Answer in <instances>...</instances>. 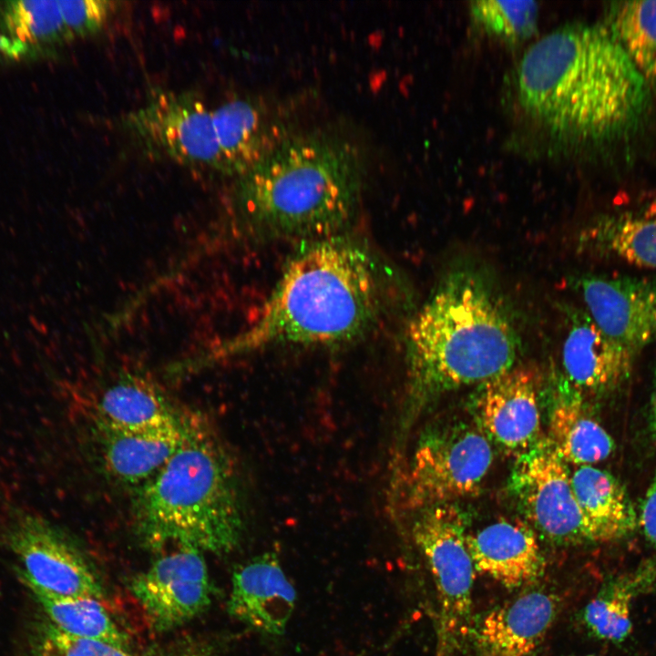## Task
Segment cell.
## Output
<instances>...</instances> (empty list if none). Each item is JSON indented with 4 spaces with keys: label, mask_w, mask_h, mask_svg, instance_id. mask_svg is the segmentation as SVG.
<instances>
[{
    "label": "cell",
    "mask_w": 656,
    "mask_h": 656,
    "mask_svg": "<svg viewBox=\"0 0 656 656\" xmlns=\"http://www.w3.org/2000/svg\"><path fill=\"white\" fill-rule=\"evenodd\" d=\"M517 87L524 109L552 131L604 140L641 123L650 86L606 25H572L528 47Z\"/></svg>",
    "instance_id": "6da1fadb"
},
{
    "label": "cell",
    "mask_w": 656,
    "mask_h": 656,
    "mask_svg": "<svg viewBox=\"0 0 656 656\" xmlns=\"http://www.w3.org/2000/svg\"><path fill=\"white\" fill-rule=\"evenodd\" d=\"M382 299L379 269L364 247L337 235L317 240L288 263L257 321L200 359L349 343L375 324Z\"/></svg>",
    "instance_id": "7a4b0ae2"
},
{
    "label": "cell",
    "mask_w": 656,
    "mask_h": 656,
    "mask_svg": "<svg viewBox=\"0 0 656 656\" xmlns=\"http://www.w3.org/2000/svg\"><path fill=\"white\" fill-rule=\"evenodd\" d=\"M364 168L357 145L342 135L290 133L239 177L238 204L269 236H335L356 211Z\"/></svg>",
    "instance_id": "3957f363"
},
{
    "label": "cell",
    "mask_w": 656,
    "mask_h": 656,
    "mask_svg": "<svg viewBox=\"0 0 656 656\" xmlns=\"http://www.w3.org/2000/svg\"><path fill=\"white\" fill-rule=\"evenodd\" d=\"M136 512L138 534L154 548L223 554L239 545L244 513L237 468L206 416L181 410L179 446L141 487Z\"/></svg>",
    "instance_id": "277c9868"
},
{
    "label": "cell",
    "mask_w": 656,
    "mask_h": 656,
    "mask_svg": "<svg viewBox=\"0 0 656 656\" xmlns=\"http://www.w3.org/2000/svg\"><path fill=\"white\" fill-rule=\"evenodd\" d=\"M414 403L483 384L512 368L518 334L488 284L468 270L450 272L410 321L405 334Z\"/></svg>",
    "instance_id": "5b68a950"
},
{
    "label": "cell",
    "mask_w": 656,
    "mask_h": 656,
    "mask_svg": "<svg viewBox=\"0 0 656 656\" xmlns=\"http://www.w3.org/2000/svg\"><path fill=\"white\" fill-rule=\"evenodd\" d=\"M466 518L451 503L415 511L413 539L436 586V656H462L471 637L475 567L466 545Z\"/></svg>",
    "instance_id": "8992f818"
},
{
    "label": "cell",
    "mask_w": 656,
    "mask_h": 656,
    "mask_svg": "<svg viewBox=\"0 0 656 656\" xmlns=\"http://www.w3.org/2000/svg\"><path fill=\"white\" fill-rule=\"evenodd\" d=\"M492 460L488 439L475 428L456 427L424 436L405 474V508L415 512L475 494Z\"/></svg>",
    "instance_id": "52a82bcc"
},
{
    "label": "cell",
    "mask_w": 656,
    "mask_h": 656,
    "mask_svg": "<svg viewBox=\"0 0 656 656\" xmlns=\"http://www.w3.org/2000/svg\"><path fill=\"white\" fill-rule=\"evenodd\" d=\"M510 488L528 519L550 541L597 543L574 495L567 463L548 438L518 457Z\"/></svg>",
    "instance_id": "ba28073f"
},
{
    "label": "cell",
    "mask_w": 656,
    "mask_h": 656,
    "mask_svg": "<svg viewBox=\"0 0 656 656\" xmlns=\"http://www.w3.org/2000/svg\"><path fill=\"white\" fill-rule=\"evenodd\" d=\"M138 140L153 153L181 165L221 171L212 111L191 93L159 91L127 118Z\"/></svg>",
    "instance_id": "9c48e42d"
},
{
    "label": "cell",
    "mask_w": 656,
    "mask_h": 656,
    "mask_svg": "<svg viewBox=\"0 0 656 656\" xmlns=\"http://www.w3.org/2000/svg\"><path fill=\"white\" fill-rule=\"evenodd\" d=\"M8 544L33 594L102 598V587L81 553L44 520L23 518L12 528Z\"/></svg>",
    "instance_id": "30bf717a"
},
{
    "label": "cell",
    "mask_w": 656,
    "mask_h": 656,
    "mask_svg": "<svg viewBox=\"0 0 656 656\" xmlns=\"http://www.w3.org/2000/svg\"><path fill=\"white\" fill-rule=\"evenodd\" d=\"M131 590L159 630L194 619L211 601V586L202 552L187 547H177L158 558L133 579Z\"/></svg>",
    "instance_id": "8fae6325"
},
{
    "label": "cell",
    "mask_w": 656,
    "mask_h": 656,
    "mask_svg": "<svg viewBox=\"0 0 656 656\" xmlns=\"http://www.w3.org/2000/svg\"><path fill=\"white\" fill-rule=\"evenodd\" d=\"M586 312L610 339L635 355L656 341V275L581 276Z\"/></svg>",
    "instance_id": "7c38bea8"
},
{
    "label": "cell",
    "mask_w": 656,
    "mask_h": 656,
    "mask_svg": "<svg viewBox=\"0 0 656 656\" xmlns=\"http://www.w3.org/2000/svg\"><path fill=\"white\" fill-rule=\"evenodd\" d=\"M538 392V374L529 367H512L482 384V426L503 450L518 457L540 440Z\"/></svg>",
    "instance_id": "4fadbf2b"
},
{
    "label": "cell",
    "mask_w": 656,
    "mask_h": 656,
    "mask_svg": "<svg viewBox=\"0 0 656 656\" xmlns=\"http://www.w3.org/2000/svg\"><path fill=\"white\" fill-rule=\"evenodd\" d=\"M561 377L583 396L604 395L630 377L635 354L607 336L586 312L568 313Z\"/></svg>",
    "instance_id": "5bb4252c"
},
{
    "label": "cell",
    "mask_w": 656,
    "mask_h": 656,
    "mask_svg": "<svg viewBox=\"0 0 656 656\" xmlns=\"http://www.w3.org/2000/svg\"><path fill=\"white\" fill-rule=\"evenodd\" d=\"M559 610L544 588L523 591L487 612L472 630L478 656H536Z\"/></svg>",
    "instance_id": "9a60e30c"
},
{
    "label": "cell",
    "mask_w": 656,
    "mask_h": 656,
    "mask_svg": "<svg viewBox=\"0 0 656 656\" xmlns=\"http://www.w3.org/2000/svg\"><path fill=\"white\" fill-rule=\"evenodd\" d=\"M295 601L296 591L272 553L253 558L232 574L228 611L257 631L282 634Z\"/></svg>",
    "instance_id": "2e32d148"
},
{
    "label": "cell",
    "mask_w": 656,
    "mask_h": 656,
    "mask_svg": "<svg viewBox=\"0 0 656 656\" xmlns=\"http://www.w3.org/2000/svg\"><path fill=\"white\" fill-rule=\"evenodd\" d=\"M475 569L507 589L536 581L544 558L535 533L519 520L501 519L466 536Z\"/></svg>",
    "instance_id": "e0dca14e"
},
{
    "label": "cell",
    "mask_w": 656,
    "mask_h": 656,
    "mask_svg": "<svg viewBox=\"0 0 656 656\" xmlns=\"http://www.w3.org/2000/svg\"><path fill=\"white\" fill-rule=\"evenodd\" d=\"M221 172L241 177L290 132L262 104L250 98L230 100L212 111Z\"/></svg>",
    "instance_id": "ac0fdd59"
},
{
    "label": "cell",
    "mask_w": 656,
    "mask_h": 656,
    "mask_svg": "<svg viewBox=\"0 0 656 656\" xmlns=\"http://www.w3.org/2000/svg\"><path fill=\"white\" fill-rule=\"evenodd\" d=\"M95 425L128 432L178 426L176 409L161 388L147 376L125 374L95 398L90 412Z\"/></svg>",
    "instance_id": "d6986e66"
},
{
    "label": "cell",
    "mask_w": 656,
    "mask_h": 656,
    "mask_svg": "<svg viewBox=\"0 0 656 656\" xmlns=\"http://www.w3.org/2000/svg\"><path fill=\"white\" fill-rule=\"evenodd\" d=\"M94 426L104 468L117 480L140 488L161 470L181 438V415L178 426L163 430L128 432Z\"/></svg>",
    "instance_id": "ffe728a7"
},
{
    "label": "cell",
    "mask_w": 656,
    "mask_h": 656,
    "mask_svg": "<svg viewBox=\"0 0 656 656\" xmlns=\"http://www.w3.org/2000/svg\"><path fill=\"white\" fill-rule=\"evenodd\" d=\"M579 248L656 270V200L597 217L580 231Z\"/></svg>",
    "instance_id": "44dd1931"
},
{
    "label": "cell",
    "mask_w": 656,
    "mask_h": 656,
    "mask_svg": "<svg viewBox=\"0 0 656 656\" xmlns=\"http://www.w3.org/2000/svg\"><path fill=\"white\" fill-rule=\"evenodd\" d=\"M547 438L566 463L578 466L600 462L615 447L609 433L587 411L583 395L562 377L550 410Z\"/></svg>",
    "instance_id": "7402d4cb"
},
{
    "label": "cell",
    "mask_w": 656,
    "mask_h": 656,
    "mask_svg": "<svg viewBox=\"0 0 656 656\" xmlns=\"http://www.w3.org/2000/svg\"><path fill=\"white\" fill-rule=\"evenodd\" d=\"M570 481L597 543L621 539L634 532L639 526L638 515L625 488L614 476L585 465L570 474Z\"/></svg>",
    "instance_id": "603a6c76"
},
{
    "label": "cell",
    "mask_w": 656,
    "mask_h": 656,
    "mask_svg": "<svg viewBox=\"0 0 656 656\" xmlns=\"http://www.w3.org/2000/svg\"><path fill=\"white\" fill-rule=\"evenodd\" d=\"M5 34L0 51L22 56L32 49L61 45L73 37L67 27L58 1H12L0 10Z\"/></svg>",
    "instance_id": "cb8c5ba5"
},
{
    "label": "cell",
    "mask_w": 656,
    "mask_h": 656,
    "mask_svg": "<svg viewBox=\"0 0 656 656\" xmlns=\"http://www.w3.org/2000/svg\"><path fill=\"white\" fill-rule=\"evenodd\" d=\"M655 577L656 568L647 563L606 583L583 610L586 628L603 641H625L632 629L634 600L648 589Z\"/></svg>",
    "instance_id": "d4e9b609"
},
{
    "label": "cell",
    "mask_w": 656,
    "mask_h": 656,
    "mask_svg": "<svg viewBox=\"0 0 656 656\" xmlns=\"http://www.w3.org/2000/svg\"><path fill=\"white\" fill-rule=\"evenodd\" d=\"M605 25L648 85H656V1L614 3Z\"/></svg>",
    "instance_id": "484cf974"
},
{
    "label": "cell",
    "mask_w": 656,
    "mask_h": 656,
    "mask_svg": "<svg viewBox=\"0 0 656 656\" xmlns=\"http://www.w3.org/2000/svg\"><path fill=\"white\" fill-rule=\"evenodd\" d=\"M33 595L49 620V624L57 630L75 638L127 647L125 634L99 603L98 599Z\"/></svg>",
    "instance_id": "4316f807"
},
{
    "label": "cell",
    "mask_w": 656,
    "mask_h": 656,
    "mask_svg": "<svg viewBox=\"0 0 656 656\" xmlns=\"http://www.w3.org/2000/svg\"><path fill=\"white\" fill-rule=\"evenodd\" d=\"M474 18L488 33L506 40H518L536 27L538 5L534 1H475Z\"/></svg>",
    "instance_id": "83f0119b"
},
{
    "label": "cell",
    "mask_w": 656,
    "mask_h": 656,
    "mask_svg": "<svg viewBox=\"0 0 656 656\" xmlns=\"http://www.w3.org/2000/svg\"><path fill=\"white\" fill-rule=\"evenodd\" d=\"M35 656H136L126 648L68 636L48 624L40 633Z\"/></svg>",
    "instance_id": "f1b7e54d"
},
{
    "label": "cell",
    "mask_w": 656,
    "mask_h": 656,
    "mask_svg": "<svg viewBox=\"0 0 656 656\" xmlns=\"http://www.w3.org/2000/svg\"><path fill=\"white\" fill-rule=\"evenodd\" d=\"M64 22L73 36H90L100 32L115 8L107 0L58 1Z\"/></svg>",
    "instance_id": "f546056e"
},
{
    "label": "cell",
    "mask_w": 656,
    "mask_h": 656,
    "mask_svg": "<svg viewBox=\"0 0 656 656\" xmlns=\"http://www.w3.org/2000/svg\"><path fill=\"white\" fill-rule=\"evenodd\" d=\"M638 525L656 548V471L645 493L638 517Z\"/></svg>",
    "instance_id": "4dcf8cb0"
},
{
    "label": "cell",
    "mask_w": 656,
    "mask_h": 656,
    "mask_svg": "<svg viewBox=\"0 0 656 656\" xmlns=\"http://www.w3.org/2000/svg\"><path fill=\"white\" fill-rule=\"evenodd\" d=\"M649 429L651 436L656 439V377L650 402Z\"/></svg>",
    "instance_id": "1f68e13d"
},
{
    "label": "cell",
    "mask_w": 656,
    "mask_h": 656,
    "mask_svg": "<svg viewBox=\"0 0 656 656\" xmlns=\"http://www.w3.org/2000/svg\"><path fill=\"white\" fill-rule=\"evenodd\" d=\"M584 656H595V655L589 654V655H584Z\"/></svg>",
    "instance_id": "d6a6232c"
}]
</instances>
